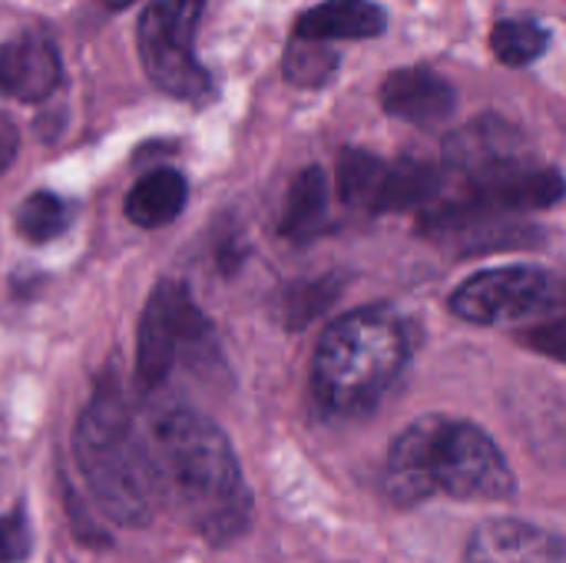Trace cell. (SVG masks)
I'll use <instances>...</instances> for the list:
<instances>
[{"label":"cell","instance_id":"1","mask_svg":"<svg viewBox=\"0 0 566 563\" xmlns=\"http://www.w3.org/2000/svg\"><path fill=\"white\" fill-rule=\"evenodd\" d=\"M146 438L159 501L202 541L216 548L239 541L252 521V494L226 431L202 411L176 405L159 411Z\"/></svg>","mask_w":566,"mask_h":563},{"label":"cell","instance_id":"2","mask_svg":"<svg viewBox=\"0 0 566 563\" xmlns=\"http://www.w3.org/2000/svg\"><path fill=\"white\" fill-rule=\"evenodd\" d=\"M385 494L398 508H415L434 494L507 501L517 494V478L484 428L424 415L395 438L385 465Z\"/></svg>","mask_w":566,"mask_h":563},{"label":"cell","instance_id":"3","mask_svg":"<svg viewBox=\"0 0 566 563\" xmlns=\"http://www.w3.org/2000/svg\"><path fill=\"white\" fill-rule=\"evenodd\" d=\"M73 455L96 508L123 524L146 528L159 501V478L149 438L136 421L116 378H103L73 431Z\"/></svg>","mask_w":566,"mask_h":563},{"label":"cell","instance_id":"4","mask_svg":"<svg viewBox=\"0 0 566 563\" xmlns=\"http://www.w3.org/2000/svg\"><path fill=\"white\" fill-rule=\"evenodd\" d=\"M411 358L408 322L385 309L365 305L332 322L312 362L315 405L332 418L368 415L398 382Z\"/></svg>","mask_w":566,"mask_h":563},{"label":"cell","instance_id":"5","mask_svg":"<svg viewBox=\"0 0 566 563\" xmlns=\"http://www.w3.org/2000/svg\"><path fill=\"white\" fill-rule=\"evenodd\" d=\"M219 358L212 322L192 302L182 282H159L139 315L136 332V382L143 392H159L169 372L186 362Z\"/></svg>","mask_w":566,"mask_h":563},{"label":"cell","instance_id":"6","mask_svg":"<svg viewBox=\"0 0 566 563\" xmlns=\"http://www.w3.org/2000/svg\"><path fill=\"white\" fill-rule=\"evenodd\" d=\"M202 10L206 0H156L136 23L139 63L149 83L186 103L212 96V76L192 53Z\"/></svg>","mask_w":566,"mask_h":563},{"label":"cell","instance_id":"7","mask_svg":"<svg viewBox=\"0 0 566 563\" xmlns=\"http://www.w3.org/2000/svg\"><path fill=\"white\" fill-rule=\"evenodd\" d=\"M557 302V279L537 265L484 269L451 292V312L471 325H511L544 315Z\"/></svg>","mask_w":566,"mask_h":563},{"label":"cell","instance_id":"8","mask_svg":"<svg viewBox=\"0 0 566 563\" xmlns=\"http://www.w3.org/2000/svg\"><path fill=\"white\" fill-rule=\"evenodd\" d=\"M444 166L464 183H481L527 166V136L504 116L488 113L444 139Z\"/></svg>","mask_w":566,"mask_h":563},{"label":"cell","instance_id":"9","mask_svg":"<svg viewBox=\"0 0 566 563\" xmlns=\"http://www.w3.org/2000/svg\"><path fill=\"white\" fill-rule=\"evenodd\" d=\"M381 110L391 119L434 129L458 113V90L431 66H398L378 86Z\"/></svg>","mask_w":566,"mask_h":563},{"label":"cell","instance_id":"10","mask_svg":"<svg viewBox=\"0 0 566 563\" xmlns=\"http://www.w3.org/2000/svg\"><path fill=\"white\" fill-rule=\"evenodd\" d=\"M63 83V60L43 30H23L0 43V93L20 103H43Z\"/></svg>","mask_w":566,"mask_h":563},{"label":"cell","instance_id":"11","mask_svg":"<svg viewBox=\"0 0 566 563\" xmlns=\"http://www.w3.org/2000/svg\"><path fill=\"white\" fill-rule=\"evenodd\" d=\"M468 563H564V541L537 524L494 518L471 534Z\"/></svg>","mask_w":566,"mask_h":563},{"label":"cell","instance_id":"12","mask_svg":"<svg viewBox=\"0 0 566 563\" xmlns=\"http://www.w3.org/2000/svg\"><path fill=\"white\" fill-rule=\"evenodd\" d=\"M388 30V13L375 0H322L298 13L292 37L295 40H375Z\"/></svg>","mask_w":566,"mask_h":563},{"label":"cell","instance_id":"13","mask_svg":"<svg viewBox=\"0 0 566 563\" xmlns=\"http://www.w3.org/2000/svg\"><path fill=\"white\" fill-rule=\"evenodd\" d=\"M444 189V173L418 156H401V159H385L368 212H408L431 206Z\"/></svg>","mask_w":566,"mask_h":563},{"label":"cell","instance_id":"14","mask_svg":"<svg viewBox=\"0 0 566 563\" xmlns=\"http://www.w3.org/2000/svg\"><path fill=\"white\" fill-rule=\"evenodd\" d=\"M189 199V183L179 169H153L146 176H139L133 183V189L126 192V219L139 229H159L166 222H172L182 206Z\"/></svg>","mask_w":566,"mask_h":563},{"label":"cell","instance_id":"15","mask_svg":"<svg viewBox=\"0 0 566 563\" xmlns=\"http://www.w3.org/2000/svg\"><path fill=\"white\" fill-rule=\"evenodd\" d=\"M325 222H328V176L322 166H305L285 192L279 236L292 242H305L318 236Z\"/></svg>","mask_w":566,"mask_h":563},{"label":"cell","instance_id":"16","mask_svg":"<svg viewBox=\"0 0 566 563\" xmlns=\"http://www.w3.org/2000/svg\"><path fill=\"white\" fill-rule=\"evenodd\" d=\"M70 222H73V206H70L63 196L46 192V189L30 192V196L17 206V212H13V229H17V236L27 239V242H33V246H43V242L63 236V232L70 229Z\"/></svg>","mask_w":566,"mask_h":563},{"label":"cell","instance_id":"17","mask_svg":"<svg viewBox=\"0 0 566 563\" xmlns=\"http://www.w3.org/2000/svg\"><path fill=\"white\" fill-rule=\"evenodd\" d=\"M338 63H342V56L332 43L292 37L285 46V56H282V76H285V83H292L298 90H318L328 80H335Z\"/></svg>","mask_w":566,"mask_h":563},{"label":"cell","instance_id":"18","mask_svg":"<svg viewBox=\"0 0 566 563\" xmlns=\"http://www.w3.org/2000/svg\"><path fill=\"white\" fill-rule=\"evenodd\" d=\"M551 46V30L537 20H497L491 30V50L504 66H531Z\"/></svg>","mask_w":566,"mask_h":563},{"label":"cell","instance_id":"19","mask_svg":"<svg viewBox=\"0 0 566 563\" xmlns=\"http://www.w3.org/2000/svg\"><path fill=\"white\" fill-rule=\"evenodd\" d=\"M381 166H385V159L368 149H355V146L342 149L338 166H335V186H338L342 202L355 206V209H368Z\"/></svg>","mask_w":566,"mask_h":563},{"label":"cell","instance_id":"20","mask_svg":"<svg viewBox=\"0 0 566 563\" xmlns=\"http://www.w3.org/2000/svg\"><path fill=\"white\" fill-rule=\"evenodd\" d=\"M345 285V275H322V279H312V282H295L289 292H285V325L289 329H305L312 325L318 315L328 312V305L338 299Z\"/></svg>","mask_w":566,"mask_h":563},{"label":"cell","instance_id":"21","mask_svg":"<svg viewBox=\"0 0 566 563\" xmlns=\"http://www.w3.org/2000/svg\"><path fill=\"white\" fill-rule=\"evenodd\" d=\"M33 551L30 524L23 511L0 518V563H23Z\"/></svg>","mask_w":566,"mask_h":563},{"label":"cell","instance_id":"22","mask_svg":"<svg viewBox=\"0 0 566 563\" xmlns=\"http://www.w3.org/2000/svg\"><path fill=\"white\" fill-rule=\"evenodd\" d=\"M17 149H20V129L7 113H0V173L10 169V163L17 159Z\"/></svg>","mask_w":566,"mask_h":563},{"label":"cell","instance_id":"23","mask_svg":"<svg viewBox=\"0 0 566 563\" xmlns=\"http://www.w3.org/2000/svg\"><path fill=\"white\" fill-rule=\"evenodd\" d=\"M136 0H103V7H109V10H126V7H133Z\"/></svg>","mask_w":566,"mask_h":563}]
</instances>
